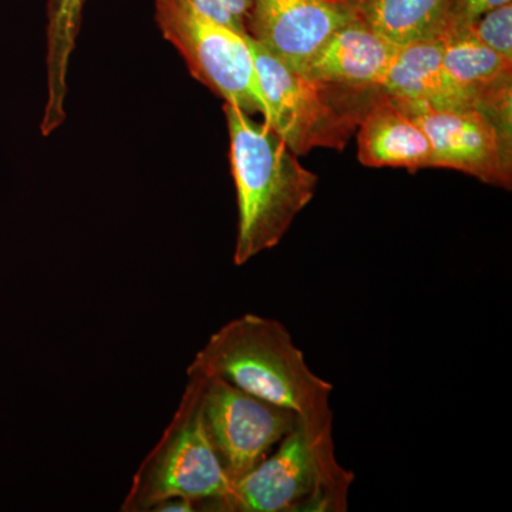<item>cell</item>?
<instances>
[{
  "instance_id": "3",
  "label": "cell",
  "mask_w": 512,
  "mask_h": 512,
  "mask_svg": "<svg viewBox=\"0 0 512 512\" xmlns=\"http://www.w3.org/2000/svg\"><path fill=\"white\" fill-rule=\"evenodd\" d=\"M268 116L296 156L313 148L343 150L382 90L353 89L296 72L248 36Z\"/></svg>"
},
{
  "instance_id": "16",
  "label": "cell",
  "mask_w": 512,
  "mask_h": 512,
  "mask_svg": "<svg viewBox=\"0 0 512 512\" xmlns=\"http://www.w3.org/2000/svg\"><path fill=\"white\" fill-rule=\"evenodd\" d=\"M468 29L478 42L512 60V3L488 10Z\"/></svg>"
},
{
  "instance_id": "17",
  "label": "cell",
  "mask_w": 512,
  "mask_h": 512,
  "mask_svg": "<svg viewBox=\"0 0 512 512\" xmlns=\"http://www.w3.org/2000/svg\"><path fill=\"white\" fill-rule=\"evenodd\" d=\"M202 15L234 30L239 35H248V18L252 0H190Z\"/></svg>"
},
{
  "instance_id": "2",
  "label": "cell",
  "mask_w": 512,
  "mask_h": 512,
  "mask_svg": "<svg viewBox=\"0 0 512 512\" xmlns=\"http://www.w3.org/2000/svg\"><path fill=\"white\" fill-rule=\"evenodd\" d=\"M224 114L238 202L234 264L241 266L279 245L315 197L318 175L265 121L228 103Z\"/></svg>"
},
{
  "instance_id": "18",
  "label": "cell",
  "mask_w": 512,
  "mask_h": 512,
  "mask_svg": "<svg viewBox=\"0 0 512 512\" xmlns=\"http://www.w3.org/2000/svg\"><path fill=\"white\" fill-rule=\"evenodd\" d=\"M507 3H512V0H451L446 35L453 30L468 28L488 10Z\"/></svg>"
},
{
  "instance_id": "12",
  "label": "cell",
  "mask_w": 512,
  "mask_h": 512,
  "mask_svg": "<svg viewBox=\"0 0 512 512\" xmlns=\"http://www.w3.org/2000/svg\"><path fill=\"white\" fill-rule=\"evenodd\" d=\"M357 158L366 167L416 173L431 167V144L420 124L382 93L357 126Z\"/></svg>"
},
{
  "instance_id": "8",
  "label": "cell",
  "mask_w": 512,
  "mask_h": 512,
  "mask_svg": "<svg viewBox=\"0 0 512 512\" xmlns=\"http://www.w3.org/2000/svg\"><path fill=\"white\" fill-rule=\"evenodd\" d=\"M394 100L429 137L430 168L460 171L481 183L511 190L512 130L474 107L437 109L429 104Z\"/></svg>"
},
{
  "instance_id": "1",
  "label": "cell",
  "mask_w": 512,
  "mask_h": 512,
  "mask_svg": "<svg viewBox=\"0 0 512 512\" xmlns=\"http://www.w3.org/2000/svg\"><path fill=\"white\" fill-rule=\"evenodd\" d=\"M187 373L221 377L291 410L313 441L333 443L332 384L313 373L279 320L247 313L212 333Z\"/></svg>"
},
{
  "instance_id": "10",
  "label": "cell",
  "mask_w": 512,
  "mask_h": 512,
  "mask_svg": "<svg viewBox=\"0 0 512 512\" xmlns=\"http://www.w3.org/2000/svg\"><path fill=\"white\" fill-rule=\"evenodd\" d=\"M443 66L448 79L474 109L512 130V60L478 42L470 29L443 37Z\"/></svg>"
},
{
  "instance_id": "15",
  "label": "cell",
  "mask_w": 512,
  "mask_h": 512,
  "mask_svg": "<svg viewBox=\"0 0 512 512\" xmlns=\"http://www.w3.org/2000/svg\"><path fill=\"white\" fill-rule=\"evenodd\" d=\"M355 6L377 35L402 47L443 39L451 0H355Z\"/></svg>"
},
{
  "instance_id": "11",
  "label": "cell",
  "mask_w": 512,
  "mask_h": 512,
  "mask_svg": "<svg viewBox=\"0 0 512 512\" xmlns=\"http://www.w3.org/2000/svg\"><path fill=\"white\" fill-rule=\"evenodd\" d=\"M396 52V46L377 35L357 15L332 33L303 74L353 89L382 90Z\"/></svg>"
},
{
  "instance_id": "5",
  "label": "cell",
  "mask_w": 512,
  "mask_h": 512,
  "mask_svg": "<svg viewBox=\"0 0 512 512\" xmlns=\"http://www.w3.org/2000/svg\"><path fill=\"white\" fill-rule=\"evenodd\" d=\"M353 478L340 466L335 443H316L299 420L211 512H345Z\"/></svg>"
},
{
  "instance_id": "7",
  "label": "cell",
  "mask_w": 512,
  "mask_h": 512,
  "mask_svg": "<svg viewBox=\"0 0 512 512\" xmlns=\"http://www.w3.org/2000/svg\"><path fill=\"white\" fill-rule=\"evenodd\" d=\"M201 407L208 437L231 484L254 470L299 423L291 410L258 399L221 377L204 376Z\"/></svg>"
},
{
  "instance_id": "6",
  "label": "cell",
  "mask_w": 512,
  "mask_h": 512,
  "mask_svg": "<svg viewBox=\"0 0 512 512\" xmlns=\"http://www.w3.org/2000/svg\"><path fill=\"white\" fill-rule=\"evenodd\" d=\"M161 35L184 57L198 82L245 113L266 119L268 106L248 35H239L202 15L190 0H156Z\"/></svg>"
},
{
  "instance_id": "14",
  "label": "cell",
  "mask_w": 512,
  "mask_h": 512,
  "mask_svg": "<svg viewBox=\"0 0 512 512\" xmlns=\"http://www.w3.org/2000/svg\"><path fill=\"white\" fill-rule=\"evenodd\" d=\"M87 0H49L46 10L47 97L40 131L49 137L66 120L67 74Z\"/></svg>"
},
{
  "instance_id": "9",
  "label": "cell",
  "mask_w": 512,
  "mask_h": 512,
  "mask_svg": "<svg viewBox=\"0 0 512 512\" xmlns=\"http://www.w3.org/2000/svg\"><path fill=\"white\" fill-rule=\"evenodd\" d=\"M355 18V0H252L247 29L272 56L303 74L332 33Z\"/></svg>"
},
{
  "instance_id": "13",
  "label": "cell",
  "mask_w": 512,
  "mask_h": 512,
  "mask_svg": "<svg viewBox=\"0 0 512 512\" xmlns=\"http://www.w3.org/2000/svg\"><path fill=\"white\" fill-rule=\"evenodd\" d=\"M382 92L397 100L429 104L437 109L473 107L448 79L443 66V40L397 47Z\"/></svg>"
},
{
  "instance_id": "4",
  "label": "cell",
  "mask_w": 512,
  "mask_h": 512,
  "mask_svg": "<svg viewBox=\"0 0 512 512\" xmlns=\"http://www.w3.org/2000/svg\"><path fill=\"white\" fill-rule=\"evenodd\" d=\"M187 375L177 412L138 467L120 511H153L171 497L188 498L197 511H211L231 490V481L202 419L204 376Z\"/></svg>"
},
{
  "instance_id": "19",
  "label": "cell",
  "mask_w": 512,
  "mask_h": 512,
  "mask_svg": "<svg viewBox=\"0 0 512 512\" xmlns=\"http://www.w3.org/2000/svg\"><path fill=\"white\" fill-rule=\"evenodd\" d=\"M154 512H194L197 511L194 503L188 498L171 497L161 501L153 508Z\"/></svg>"
}]
</instances>
